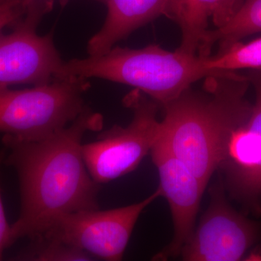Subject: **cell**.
<instances>
[{"label":"cell","instance_id":"8992f818","mask_svg":"<svg viewBox=\"0 0 261 261\" xmlns=\"http://www.w3.org/2000/svg\"><path fill=\"white\" fill-rule=\"evenodd\" d=\"M53 7V0L33 2L13 32L0 34V89L17 84L44 85L56 80L64 61L53 34L40 36L37 31Z\"/></svg>","mask_w":261,"mask_h":261},{"label":"cell","instance_id":"d6986e66","mask_svg":"<svg viewBox=\"0 0 261 261\" xmlns=\"http://www.w3.org/2000/svg\"></svg>","mask_w":261,"mask_h":261},{"label":"cell","instance_id":"ac0fdd59","mask_svg":"<svg viewBox=\"0 0 261 261\" xmlns=\"http://www.w3.org/2000/svg\"><path fill=\"white\" fill-rule=\"evenodd\" d=\"M243 2L244 0H238V8H240V6H241L242 4H243Z\"/></svg>","mask_w":261,"mask_h":261},{"label":"cell","instance_id":"e0dca14e","mask_svg":"<svg viewBox=\"0 0 261 261\" xmlns=\"http://www.w3.org/2000/svg\"><path fill=\"white\" fill-rule=\"evenodd\" d=\"M22 2L27 5H29L30 3H33V2L37 1V0H21ZM92 1L97 2V3H103V4L106 5L107 4L108 0H92Z\"/></svg>","mask_w":261,"mask_h":261},{"label":"cell","instance_id":"30bf717a","mask_svg":"<svg viewBox=\"0 0 261 261\" xmlns=\"http://www.w3.org/2000/svg\"><path fill=\"white\" fill-rule=\"evenodd\" d=\"M183 0H108L102 28L87 43L89 56H99L137 29L161 16L176 21Z\"/></svg>","mask_w":261,"mask_h":261},{"label":"cell","instance_id":"6da1fadb","mask_svg":"<svg viewBox=\"0 0 261 261\" xmlns=\"http://www.w3.org/2000/svg\"><path fill=\"white\" fill-rule=\"evenodd\" d=\"M102 126V116L87 106L69 125L40 140L3 136L4 163L16 171L20 190V214L11 225L13 243L40 236L64 215L99 208L101 185L86 167L82 140Z\"/></svg>","mask_w":261,"mask_h":261},{"label":"cell","instance_id":"3957f363","mask_svg":"<svg viewBox=\"0 0 261 261\" xmlns=\"http://www.w3.org/2000/svg\"><path fill=\"white\" fill-rule=\"evenodd\" d=\"M207 58L178 49L167 51L157 44L140 49L113 47L102 56L64 61L56 80L97 78L126 84L163 106L195 82L226 71L208 69Z\"/></svg>","mask_w":261,"mask_h":261},{"label":"cell","instance_id":"4fadbf2b","mask_svg":"<svg viewBox=\"0 0 261 261\" xmlns=\"http://www.w3.org/2000/svg\"><path fill=\"white\" fill-rule=\"evenodd\" d=\"M205 65L213 70H261V37L246 44L238 42L219 49L217 54L207 56Z\"/></svg>","mask_w":261,"mask_h":261},{"label":"cell","instance_id":"9c48e42d","mask_svg":"<svg viewBox=\"0 0 261 261\" xmlns=\"http://www.w3.org/2000/svg\"><path fill=\"white\" fill-rule=\"evenodd\" d=\"M150 154L159 171V188L169 204L172 216V240L153 257V260H165L180 255L182 247L193 233L206 188L164 141L158 138Z\"/></svg>","mask_w":261,"mask_h":261},{"label":"cell","instance_id":"5b68a950","mask_svg":"<svg viewBox=\"0 0 261 261\" xmlns=\"http://www.w3.org/2000/svg\"><path fill=\"white\" fill-rule=\"evenodd\" d=\"M123 102L133 115L129 124L115 125L82 146L86 167L99 185L135 171L159 138V103L137 89Z\"/></svg>","mask_w":261,"mask_h":261},{"label":"cell","instance_id":"5bb4252c","mask_svg":"<svg viewBox=\"0 0 261 261\" xmlns=\"http://www.w3.org/2000/svg\"><path fill=\"white\" fill-rule=\"evenodd\" d=\"M28 246L10 257L16 261H89L93 257L60 240L39 236L30 240Z\"/></svg>","mask_w":261,"mask_h":261},{"label":"cell","instance_id":"52a82bcc","mask_svg":"<svg viewBox=\"0 0 261 261\" xmlns=\"http://www.w3.org/2000/svg\"><path fill=\"white\" fill-rule=\"evenodd\" d=\"M161 196L162 192L159 187L145 200L132 205L64 215L40 236L68 244L94 258L121 260L140 215Z\"/></svg>","mask_w":261,"mask_h":261},{"label":"cell","instance_id":"2e32d148","mask_svg":"<svg viewBox=\"0 0 261 261\" xmlns=\"http://www.w3.org/2000/svg\"><path fill=\"white\" fill-rule=\"evenodd\" d=\"M6 155L5 149H0V168ZM14 243L12 238L11 226L7 221L4 205L2 199L1 187H0V260L3 259V254L7 248L11 246Z\"/></svg>","mask_w":261,"mask_h":261},{"label":"cell","instance_id":"277c9868","mask_svg":"<svg viewBox=\"0 0 261 261\" xmlns=\"http://www.w3.org/2000/svg\"><path fill=\"white\" fill-rule=\"evenodd\" d=\"M88 80L66 78L13 90L0 89V133L38 140L75 121L87 106Z\"/></svg>","mask_w":261,"mask_h":261},{"label":"cell","instance_id":"ba28073f","mask_svg":"<svg viewBox=\"0 0 261 261\" xmlns=\"http://www.w3.org/2000/svg\"><path fill=\"white\" fill-rule=\"evenodd\" d=\"M261 235V225L233 208L221 176L211 189V202L180 255L186 261H236Z\"/></svg>","mask_w":261,"mask_h":261},{"label":"cell","instance_id":"9a60e30c","mask_svg":"<svg viewBox=\"0 0 261 261\" xmlns=\"http://www.w3.org/2000/svg\"><path fill=\"white\" fill-rule=\"evenodd\" d=\"M28 6L21 0H5L0 3V34L6 27H13L25 14Z\"/></svg>","mask_w":261,"mask_h":261},{"label":"cell","instance_id":"7a4b0ae2","mask_svg":"<svg viewBox=\"0 0 261 261\" xmlns=\"http://www.w3.org/2000/svg\"><path fill=\"white\" fill-rule=\"evenodd\" d=\"M250 86L247 75L225 71L207 77L201 88L190 87L163 106L159 138L205 188L224 161L230 137L250 118Z\"/></svg>","mask_w":261,"mask_h":261},{"label":"cell","instance_id":"7c38bea8","mask_svg":"<svg viewBox=\"0 0 261 261\" xmlns=\"http://www.w3.org/2000/svg\"><path fill=\"white\" fill-rule=\"evenodd\" d=\"M259 32H261V0H244L228 23L206 32L197 55L211 56L215 44H219V49H223Z\"/></svg>","mask_w":261,"mask_h":261},{"label":"cell","instance_id":"8fae6325","mask_svg":"<svg viewBox=\"0 0 261 261\" xmlns=\"http://www.w3.org/2000/svg\"><path fill=\"white\" fill-rule=\"evenodd\" d=\"M238 9V0H183L176 23L181 30L178 50L197 55L206 32L208 19L212 18L216 28L228 23Z\"/></svg>","mask_w":261,"mask_h":261}]
</instances>
